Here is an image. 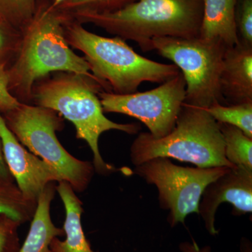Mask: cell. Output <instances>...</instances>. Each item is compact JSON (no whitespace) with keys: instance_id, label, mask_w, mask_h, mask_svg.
I'll list each match as a JSON object with an SVG mask.
<instances>
[{"instance_id":"obj_1","label":"cell","mask_w":252,"mask_h":252,"mask_svg":"<svg viewBox=\"0 0 252 252\" xmlns=\"http://www.w3.org/2000/svg\"><path fill=\"white\" fill-rule=\"evenodd\" d=\"M70 18L69 13L54 7L51 0H39L34 16L21 32L19 50L6 70L8 91L18 102L32 104L34 84L54 73L94 77L86 59L66 41L64 23Z\"/></svg>"},{"instance_id":"obj_2","label":"cell","mask_w":252,"mask_h":252,"mask_svg":"<svg viewBox=\"0 0 252 252\" xmlns=\"http://www.w3.org/2000/svg\"><path fill=\"white\" fill-rule=\"evenodd\" d=\"M102 91L103 87L96 78L72 72H56L34 84L32 104L52 109L72 123L77 138L85 141L90 147L95 172L108 175L117 169L104 161L99 152V137L109 130L135 135L141 126L118 124L107 119L98 96Z\"/></svg>"},{"instance_id":"obj_3","label":"cell","mask_w":252,"mask_h":252,"mask_svg":"<svg viewBox=\"0 0 252 252\" xmlns=\"http://www.w3.org/2000/svg\"><path fill=\"white\" fill-rule=\"evenodd\" d=\"M64 30L69 46L84 54L91 74L107 92L133 94L144 81L162 84L180 72L175 64L156 62L137 54L119 36L91 32L72 16L64 23Z\"/></svg>"},{"instance_id":"obj_4","label":"cell","mask_w":252,"mask_h":252,"mask_svg":"<svg viewBox=\"0 0 252 252\" xmlns=\"http://www.w3.org/2000/svg\"><path fill=\"white\" fill-rule=\"evenodd\" d=\"M203 11V0H137L115 12L70 14L82 25L91 23L149 51L154 38L199 36Z\"/></svg>"},{"instance_id":"obj_5","label":"cell","mask_w":252,"mask_h":252,"mask_svg":"<svg viewBox=\"0 0 252 252\" xmlns=\"http://www.w3.org/2000/svg\"><path fill=\"white\" fill-rule=\"evenodd\" d=\"M130 157L135 166L154 158L165 157L200 168L236 167L225 157L218 123L206 109L185 103L170 134L154 138L149 132H141L131 145Z\"/></svg>"},{"instance_id":"obj_6","label":"cell","mask_w":252,"mask_h":252,"mask_svg":"<svg viewBox=\"0 0 252 252\" xmlns=\"http://www.w3.org/2000/svg\"><path fill=\"white\" fill-rule=\"evenodd\" d=\"M1 114L9 130L26 149L54 168L76 193L85 191L95 172L94 164L74 157L60 142L56 132L62 130L64 124L59 113L20 103Z\"/></svg>"},{"instance_id":"obj_7","label":"cell","mask_w":252,"mask_h":252,"mask_svg":"<svg viewBox=\"0 0 252 252\" xmlns=\"http://www.w3.org/2000/svg\"><path fill=\"white\" fill-rule=\"evenodd\" d=\"M227 49L220 40L199 36H163L150 44V51L155 50L180 69L186 81L185 103L203 109L217 102L225 104L220 79Z\"/></svg>"},{"instance_id":"obj_8","label":"cell","mask_w":252,"mask_h":252,"mask_svg":"<svg viewBox=\"0 0 252 252\" xmlns=\"http://www.w3.org/2000/svg\"><path fill=\"white\" fill-rule=\"evenodd\" d=\"M229 169L182 167L174 164L170 158L158 157L135 166L134 173L149 185L156 186L159 205L169 211L167 221L174 227L179 223H185L190 214H198L199 203L207 186Z\"/></svg>"},{"instance_id":"obj_9","label":"cell","mask_w":252,"mask_h":252,"mask_svg":"<svg viewBox=\"0 0 252 252\" xmlns=\"http://www.w3.org/2000/svg\"><path fill=\"white\" fill-rule=\"evenodd\" d=\"M104 112L135 118L147 126L154 138L170 134L186 97V81L182 72L146 92L118 94L102 91L98 94Z\"/></svg>"},{"instance_id":"obj_10","label":"cell","mask_w":252,"mask_h":252,"mask_svg":"<svg viewBox=\"0 0 252 252\" xmlns=\"http://www.w3.org/2000/svg\"><path fill=\"white\" fill-rule=\"evenodd\" d=\"M0 140L5 161L24 198L37 204L46 186L61 180L57 172L26 149L5 124L0 112Z\"/></svg>"},{"instance_id":"obj_11","label":"cell","mask_w":252,"mask_h":252,"mask_svg":"<svg viewBox=\"0 0 252 252\" xmlns=\"http://www.w3.org/2000/svg\"><path fill=\"white\" fill-rule=\"evenodd\" d=\"M228 203L233 206L232 214L241 216L252 212V170L236 166L229 169L207 186L198 206V215L203 219L210 235H217L215 218L219 207Z\"/></svg>"},{"instance_id":"obj_12","label":"cell","mask_w":252,"mask_h":252,"mask_svg":"<svg viewBox=\"0 0 252 252\" xmlns=\"http://www.w3.org/2000/svg\"><path fill=\"white\" fill-rule=\"evenodd\" d=\"M220 85L225 104L252 102V46L238 41L226 49Z\"/></svg>"},{"instance_id":"obj_13","label":"cell","mask_w":252,"mask_h":252,"mask_svg":"<svg viewBox=\"0 0 252 252\" xmlns=\"http://www.w3.org/2000/svg\"><path fill=\"white\" fill-rule=\"evenodd\" d=\"M65 210L63 230L66 238H55L50 245L51 252H96L91 248L81 223L83 203L68 182L62 180L56 187Z\"/></svg>"},{"instance_id":"obj_14","label":"cell","mask_w":252,"mask_h":252,"mask_svg":"<svg viewBox=\"0 0 252 252\" xmlns=\"http://www.w3.org/2000/svg\"><path fill=\"white\" fill-rule=\"evenodd\" d=\"M56 191L54 182L49 184L43 190L27 237L18 252H51L50 245L52 240L64 235L63 228L56 226L51 219V205Z\"/></svg>"},{"instance_id":"obj_15","label":"cell","mask_w":252,"mask_h":252,"mask_svg":"<svg viewBox=\"0 0 252 252\" xmlns=\"http://www.w3.org/2000/svg\"><path fill=\"white\" fill-rule=\"evenodd\" d=\"M237 0H203V11L199 37L215 39L228 48L238 42L235 21Z\"/></svg>"},{"instance_id":"obj_16","label":"cell","mask_w":252,"mask_h":252,"mask_svg":"<svg viewBox=\"0 0 252 252\" xmlns=\"http://www.w3.org/2000/svg\"><path fill=\"white\" fill-rule=\"evenodd\" d=\"M227 160L235 166L252 170V138L235 126L218 123Z\"/></svg>"},{"instance_id":"obj_17","label":"cell","mask_w":252,"mask_h":252,"mask_svg":"<svg viewBox=\"0 0 252 252\" xmlns=\"http://www.w3.org/2000/svg\"><path fill=\"white\" fill-rule=\"evenodd\" d=\"M36 205L24 198L16 184L0 183V215L23 224L32 220Z\"/></svg>"},{"instance_id":"obj_18","label":"cell","mask_w":252,"mask_h":252,"mask_svg":"<svg viewBox=\"0 0 252 252\" xmlns=\"http://www.w3.org/2000/svg\"><path fill=\"white\" fill-rule=\"evenodd\" d=\"M206 109L217 123L235 126L252 138V102L228 105L217 102Z\"/></svg>"},{"instance_id":"obj_19","label":"cell","mask_w":252,"mask_h":252,"mask_svg":"<svg viewBox=\"0 0 252 252\" xmlns=\"http://www.w3.org/2000/svg\"><path fill=\"white\" fill-rule=\"evenodd\" d=\"M39 0H0V19L22 32L31 21Z\"/></svg>"},{"instance_id":"obj_20","label":"cell","mask_w":252,"mask_h":252,"mask_svg":"<svg viewBox=\"0 0 252 252\" xmlns=\"http://www.w3.org/2000/svg\"><path fill=\"white\" fill-rule=\"evenodd\" d=\"M137 0H69L59 6V9L69 14L90 12L106 14L124 9Z\"/></svg>"},{"instance_id":"obj_21","label":"cell","mask_w":252,"mask_h":252,"mask_svg":"<svg viewBox=\"0 0 252 252\" xmlns=\"http://www.w3.org/2000/svg\"><path fill=\"white\" fill-rule=\"evenodd\" d=\"M22 39V32L0 23V72L7 70L16 57Z\"/></svg>"},{"instance_id":"obj_22","label":"cell","mask_w":252,"mask_h":252,"mask_svg":"<svg viewBox=\"0 0 252 252\" xmlns=\"http://www.w3.org/2000/svg\"><path fill=\"white\" fill-rule=\"evenodd\" d=\"M235 21L238 41L252 46V0H237Z\"/></svg>"},{"instance_id":"obj_23","label":"cell","mask_w":252,"mask_h":252,"mask_svg":"<svg viewBox=\"0 0 252 252\" xmlns=\"http://www.w3.org/2000/svg\"><path fill=\"white\" fill-rule=\"evenodd\" d=\"M21 223L5 215H0V252H18L21 248L18 228Z\"/></svg>"},{"instance_id":"obj_24","label":"cell","mask_w":252,"mask_h":252,"mask_svg":"<svg viewBox=\"0 0 252 252\" xmlns=\"http://www.w3.org/2000/svg\"><path fill=\"white\" fill-rule=\"evenodd\" d=\"M0 183L8 184V185L16 184L14 177L11 175L9 167L5 161L1 140H0Z\"/></svg>"},{"instance_id":"obj_25","label":"cell","mask_w":252,"mask_h":252,"mask_svg":"<svg viewBox=\"0 0 252 252\" xmlns=\"http://www.w3.org/2000/svg\"><path fill=\"white\" fill-rule=\"evenodd\" d=\"M11 94L7 89V81L4 72H0V108L6 107L11 102Z\"/></svg>"},{"instance_id":"obj_26","label":"cell","mask_w":252,"mask_h":252,"mask_svg":"<svg viewBox=\"0 0 252 252\" xmlns=\"http://www.w3.org/2000/svg\"><path fill=\"white\" fill-rule=\"evenodd\" d=\"M180 250L182 252H211L210 247L205 246L201 248L195 242H193V243L185 242V243H181Z\"/></svg>"},{"instance_id":"obj_27","label":"cell","mask_w":252,"mask_h":252,"mask_svg":"<svg viewBox=\"0 0 252 252\" xmlns=\"http://www.w3.org/2000/svg\"><path fill=\"white\" fill-rule=\"evenodd\" d=\"M68 1H69V0H51V2H52L54 7L58 8L61 5L64 4V3L67 2Z\"/></svg>"},{"instance_id":"obj_28","label":"cell","mask_w":252,"mask_h":252,"mask_svg":"<svg viewBox=\"0 0 252 252\" xmlns=\"http://www.w3.org/2000/svg\"><path fill=\"white\" fill-rule=\"evenodd\" d=\"M0 23H5L3 22V21H1V19H0Z\"/></svg>"}]
</instances>
